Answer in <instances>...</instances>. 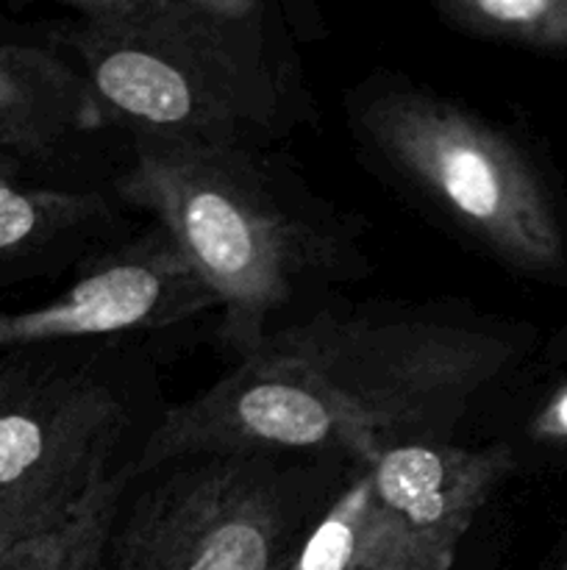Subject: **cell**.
<instances>
[{
  "label": "cell",
  "mask_w": 567,
  "mask_h": 570,
  "mask_svg": "<svg viewBox=\"0 0 567 570\" xmlns=\"http://www.w3.org/2000/svg\"><path fill=\"white\" fill-rule=\"evenodd\" d=\"M11 170H22V161L0 150V176H3V173H11Z\"/></svg>",
  "instance_id": "14"
},
{
  "label": "cell",
  "mask_w": 567,
  "mask_h": 570,
  "mask_svg": "<svg viewBox=\"0 0 567 570\" xmlns=\"http://www.w3.org/2000/svg\"><path fill=\"white\" fill-rule=\"evenodd\" d=\"M106 134L76 61L56 45L0 42V150L50 161L70 145Z\"/></svg>",
  "instance_id": "9"
},
{
  "label": "cell",
  "mask_w": 567,
  "mask_h": 570,
  "mask_svg": "<svg viewBox=\"0 0 567 570\" xmlns=\"http://www.w3.org/2000/svg\"><path fill=\"white\" fill-rule=\"evenodd\" d=\"M217 312L183 250L161 226L98 250L59 295L0 309V354L76 343L137 340Z\"/></svg>",
  "instance_id": "7"
},
{
  "label": "cell",
  "mask_w": 567,
  "mask_h": 570,
  "mask_svg": "<svg viewBox=\"0 0 567 570\" xmlns=\"http://www.w3.org/2000/svg\"><path fill=\"white\" fill-rule=\"evenodd\" d=\"M131 484V471L111 479L64 529L42 540L0 551V570H94L115 512Z\"/></svg>",
  "instance_id": "12"
},
{
  "label": "cell",
  "mask_w": 567,
  "mask_h": 570,
  "mask_svg": "<svg viewBox=\"0 0 567 570\" xmlns=\"http://www.w3.org/2000/svg\"><path fill=\"white\" fill-rule=\"evenodd\" d=\"M128 154L111 195L183 250L215 295L217 343L231 362L372 271L359 223L270 148L133 139Z\"/></svg>",
  "instance_id": "2"
},
{
  "label": "cell",
  "mask_w": 567,
  "mask_h": 570,
  "mask_svg": "<svg viewBox=\"0 0 567 570\" xmlns=\"http://www.w3.org/2000/svg\"><path fill=\"white\" fill-rule=\"evenodd\" d=\"M56 45L103 131L156 142L272 148L315 120L284 9L267 0H72Z\"/></svg>",
  "instance_id": "3"
},
{
  "label": "cell",
  "mask_w": 567,
  "mask_h": 570,
  "mask_svg": "<svg viewBox=\"0 0 567 570\" xmlns=\"http://www.w3.org/2000/svg\"><path fill=\"white\" fill-rule=\"evenodd\" d=\"M445 28L531 53H567V0H437Z\"/></svg>",
  "instance_id": "11"
},
{
  "label": "cell",
  "mask_w": 567,
  "mask_h": 570,
  "mask_svg": "<svg viewBox=\"0 0 567 570\" xmlns=\"http://www.w3.org/2000/svg\"><path fill=\"white\" fill-rule=\"evenodd\" d=\"M348 122L370 165L445 232L523 278H567L559 198L509 128L392 72L350 92Z\"/></svg>",
  "instance_id": "4"
},
{
  "label": "cell",
  "mask_w": 567,
  "mask_h": 570,
  "mask_svg": "<svg viewBox=\"0 0 567 570\" xmlns=\"http://www.w3.org/2000/svg\"><path fill=\"white\" fill-rule=\"evenodd\" d=\"M528 434L539 443H567V384L537 412Z\"/></svg>",
  "instance_id": "13"
},
{
  "label": "cell",
  "mask_w": 567,
  "mask_h": 570,
  "mask_svg": "<svg viewBox=\"0 0 567 570\" xmlns=\"http://www.w3.org/2000/svg\"><path fill=\"white\" fill-rule=\"evenodd\" d=\"M531 332L456 301L326 306L267 337L215 384L167 406L131 476L203 451L365 462L459 440Z\"/></svg>",
  "instance_id": "1"
},
{
  "label": "cell",
  "mask_w": 567,
  "mask_h": 570,
  "mask_svg": "<svg viewBox=\"0 0 567 570\" xmlns=\"http://www.w3.org/2000/svg\"><path fill=\"white\" fill-rule=\"evenodd\" d=\"M165 410L131 340L0 354V551L64 529Z\"/></svg>",
  "instance_id": "5"
},
{
  "label": "cell",
  "mask_w": 567,
  "mask_h": 570,
  "mask_svg": "<svg viewBox=\"0 0 567 570\" xmlns=\"http://www.w3.org/2000/svg\"><path fill=\"white\" fill-rule=\"evenodd\" d=\"M556 570H567V557H565V560H561V566L556 568Z\"/></svg>",
  "instance_id": "15"
},
{
  "label": "cell",
  "mask_w": 567,
  "mask_h": 570,
  "mask_svg": "<svg viewBox=\"0 0 567 570\" xmlns=\"http://www.w3.org/2000/svg\"><path fill=\"white\" fill-rule=\"evenodd\" d=\"M22 170L0 176V267L64 248L98 243L115 228V195L98 189L37 187L20 178Z\"/></svg>",
  "instance_id": "10"
},
{
  "label": "cell",
  "mask_w": 567,
  "mask_h": 570,
  "mask_svg": "<svg viewBox=\"0 0 567 570\" xmlns=\"http://www.w3.org/2000/svg\"><path fill=\"white\" fill-rule=\"evenodd\" d=\"M409 570H450L461 540L520 460L504 440L411 443L361 462Z\"/></svg>",
  "instance_id": "8"
},
{
  "label": "cell",
  "mask_w": 567,
  "mask_h": 570,
  "mask_svg": "<svg viewBox=\"0 0 567 570\" xmlns=\"http://www.w3.org/2000/svg\"><path fill=\"white\" fill-rule=\"evenodd\" d=\"M354 462L203 451L131 476L94 570H276Z\"/></svg>",
  "instance_id": "6"
}]
</instances>
